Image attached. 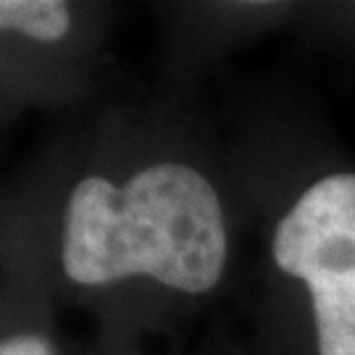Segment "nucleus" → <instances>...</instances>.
I'll use <instances>...</instances> for the list:
<instances>
[{"instance_id": "1", "label": "nucleus", "mask_w": 355, "mask_h": 355, "mask_svg": "<svg viewBox=\"0 0 355 355\" xmlns=\"http://www.w3.org/2000/svg\"><path fill=\"white\" fill-rule=\"evenodd\" d=\"M227 255L221 198L187 164L142 166L121 184L85 177L69 195L61 263L74 284L148 277L174 292L203 295L221 282Z\"/></svg>"}, {"instance_id": "2", "label": "nucleus", "mask_w": 355, "mask_h": 355, "mask_svg": "<svg viewBox=\"0 0 355 355\" xmlns=\"http://www.w3.org/2000/svg\"><path fill=\"white\" fill-rule=\"evenodd\" d=\"M274 263L303 282L318 355H355V171L308 184L271 240Z\"/></svg>"}, {"instance_id": "3", "label": "nucleus", "mask_w": 355, "mask_h": 355, "mask_svg": "<svg viewBox=\"0 0 355 355\" xmlns=\"http://www.w3.org/2000/svg\"><path fill=\"white\" fill-rule=\"evenodd\" d=\"M71 8L61 0H3L0 24L35 42H58L71 29Z\"/></svg>"}, {"instance_id": "4", "label": "nucleus", "mask_w": 355, "mask_h": 355, "mask_svg": "<svg viewBox=\"0 0 355 355\" xmlns=\"http://www.w3.org/2000/svg\"><path fill=\"white\" fill-rule=\"evenodd\" d=\"M0 355H55V347L40 331H13L3 337Z\"/></svg>"}]
</instances>
